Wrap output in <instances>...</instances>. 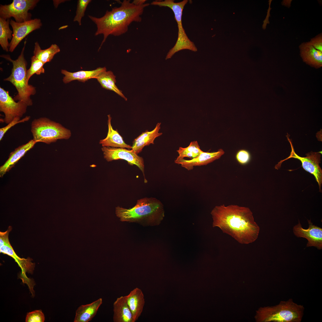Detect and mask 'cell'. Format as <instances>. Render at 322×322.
Masks as SVG:
<instances>
[{"label":"cell","instance_id":"cell-35","mask_svg":"<svg viewBox=\"0 0 322 322\" xmlns=\"http://www.w3.org/2000/svg\"><path fill=\"white\" fill-rule=\"evenodd\" d=\"M146 1L145 0H135L133 1L132 2L135 4L140 5L145 3Z\"/></svg>","mask_w":322,"mask_h":322},{"label":"cell","instance_id":"cell-27","mask_svg":"<svg viewBox=\"0 0 322 322\" xmlns=\"http://www.w3.org/2000/svg\"><path fill=\"white\" fill-rule=\"evenodd\" d=\"M177 151L179 156L177 158L182 159L187 157L191 159L198 157L203 151L200 149L197 141H194L186 147H179Z\"/></svg>","mask_w":322,"mask_h":322},{"label":"cell","instance_id":"cell-3","mask_svg":"<svg viewBox=\"0 0 322 322\" xmlns=\"http://www.w3.org/2000/svg\"><path fill=\"white\" fill-rule=\"evenodd\" d=\"M115 213L121 222L151 226L159 225L165 216L162 203L153 197L140 199L131 208L117 206L116 208Z\"/></svg>","mask_w":322,"mask_h":322},{"label":"cell","instance_id":"cell-4","mask_svg":"<svg viewBox=\"0 0 322 322\" xmlns=\"http://www.w3.org/2000/svg\"><path fill=\"white\" fill-rule=\"evenodd\" d=\"M26 43L25 41L21 54L16 60H12L8 55H2L0 57L11 62L13 64L11 74L4 80L10 82L16 89L18 94L14 97V100L23 101L29 106L33 104L30 96L35 95L36 90L35 87L27 82V63L24 56Z\"/></svg>","mask_w":322,"mask_h":322},{"label":"cell","instance_id":"cell-30","mask_svg":"<svg viewBox=\"0 0 322 322\" xmlns=\"http://www.w3.org/2000/svg\"><path fill=\"white\" fill-rule=\"evenodd\" d=\"M30 116H27L21 120L19 117H16L12 121L8 123L7 126L0 128V141L1 140L4 134L10 129L15 125L20 123L28 121L30 119Z\"/></svg>","mask_w":322,"mask_h":322},{"label":"cell","instance_id":"cell-33","mask_svg":"<svg viewBox=\"0 0 322 322\" xmlns=\"http://www.w3.org/2000/svg\"><path fill=\"white\" fill-rule=\"evenodd\" d=\"M315 49L322 52V36L320 34L312 38L309 42Z\"/></svg>","mask_w":322,"mask_h":322},{"label":"cell","instance_id":"cell-22","mask_svg":"<svg viewBox=\"0 0 322 322\" xmlns=\"http://www.w3.org/2000/svg\"><path fill=\"white\" fill-rule=\"evenodd\" d=\"M0 253L7 254L13 258L18 263L21 270L22 277L27 279L26 273L27 272L32 274L35 267V264L31 262L32 259L30 258L25 259L19 257L15 253L10 242L0 247Z\"/></svg>","mask_w":322,"mask_h":322},{"label":"cell","instance_id":"cell-21","mask_svg":"<svg viewBox=\"0 0 322 322\" xmlns=\"http://www.w3.org/2000/svg\"><path fill=\"white\" fill-rule=\"evenodd\" d=\"M108 130L107 135L105 139L100 140L99 143L101 144L103 147L127 148L132 149V146L126 144L117 131L113 129L111 125L112 117L110 115H108Z\"/></svg>","mask_w":322,"mask_h":322},{"label":"cell","instance_id":"cell-28","mask_svg":"<svg viewBox=\"0 0 322 322\" xmlns=\"http://www.w3.org/2000/svg\"><path fill=\"white\" fill-rule=\"evenodd\" d=\"M31 60L30 67L27 70V82L28 83L30 79L34 74L40 75L45 72V69L43 67L45 63L38 59L34 56L31 57Z\"/></svg>","mask_w":322,"mask_h":322},{"label":"cell","instance_id":"cell-10","mask_svg":"<svg viewBox=\"0 0 322 322\" xmlns=\"http://www.w3.org/2000/svg\"><path fill=\"white\" fill-rule=\"evenodd\" d=\"M27 106L23 101L16 102L9 92L0 87V111L5 115V123L8 124L16 117L21 118L26 113Z\"/></svg>","mask_w":322,"mask_h":322},{"label":"cell","instance_id":"cell-1","mask_svg":"<svg viewBox=\"0 0 322 322\" xmlns=\"http://www.w3.org/2000/svg\"><path fill=\"white\" fill-rule=\"evenodd\" d=\"M210 213L213 227H219L240 243L249 244L258 238L260 228L249 208L222 205L216 206Z\"/></svg>","mask_w":322,"mask_h":322},{"label":"cell","instance_id":"cell-6","mask_svg":"<svg viewBox=\"0 0 322 322\" xmlns=\"http://www.w3.org/2000/svg\"><path fill=\"white\" fill-rule=\"evenodd\" d=\"M31 131L33 140L48 144L58 140L68 139L71 135L69 130L46 117L34 119L31 123Z\"/></svg>","mask_w":322,"mask_h":322},{"label":"cell","instance_id":"cell-16","mask_svg":"<svg viewBox=\"0 0 322 322\" xmlns=\"http://www.w3.org/2000/svg\"><path fill=\"white\" fill-rule=\"evenodd\" d=\"M128 304L132 315L133 322L136 321L140 316L145 303L144 295L141 290L136 287L126 296Z\"/></svg>","mask_w":322,"mask_h":322},{"label":"cell","instance_id":"cell-9","mask_svg":"<svg viewBox=\"0 0 322 322\" xmlns=\"http://www.w3.org/2000/svg\"><path fill=\"white\" fill-rule=\"evenodd\" d=\"M287 138L291 145V151L290 156L283 160L279 162L278 166L279 165L280 166L283 162L291 158L299 160L301 162L302 166L304 169L314 175L318 184L319 191L321 192L322 170L319 165V164L321 163V152H311L306 154V157H301L295 153L290 140L287 137Z\"/></svg>","mask_w":322,"mask_h":322},{"label":"cell","instance_id":"cell-23","mask_svg":"<svg viewBox=\"0 0 322 322\" xmlns=\"http://www.w3.org/2000/svg\"><path fill=\"white\" fill-rule=\"evenodd\" d=\"M102 304V299L100 298L92 303L79 306L76 310L74 322H88L96 315Z\"/></svg>","mask_w":322,"mask_h":322},{"label":"cell","instance_id":"cell-13","mask_svg":"<svg viewBox=\"0 0 322 322\" xmlns=\"http://www.w3.org/2000/svg\"><path fill=\"white\" fill-rule=\"evenodd\" d=\"M309 227L302 228L299 221L294 226L293 232L297 237H303L308 240L307 247H315L318 250L322 249V228L313 225L310 220H308Z\"/></svg>","mask_w":322,"mask_h":322},{"label":"cell","instance_id":"cell-11","mask_svg":"<svg viewBox=\"0 0 322 322\" xmlns=\"http://www.w3.org/2000/svg\"><path fill=\"white\" fill-rule=\"evenodd\" d=\"M104 158L108 162L119 159L126 161L130 165L137 166L143 173L145 182L147 181L144 174V165L143 158L137 155L133 150L124 148L103 147L102 148Z\"/></svg>","mask_w":322,"mask_h":322},{"label":"cell","instance_id":"cell-5","mask_svg":"<svg viewBox=\"0 0 322 322\" xmlns=\"http://www.w3.org/2000/svg\"><path fill=\"white\" fill-rule=\"evenodd\" d=\"M304 308L292 299L281 301L276 306L261 307L256 312L255 319L261 322H300Z\"/></svg>","mask_w":322,"mask_h":322},{"label":"cell","instance_id":"cell-8","mask_svg":"<svg viewBox=\"0 0 322 322\" xmlns=\"http://www.w3.org/2000/svg\"><path fill=\"white\" fill-rule=\"evenodd\" d=\"M39 1L38 0H13L12 3L0 5V16L5 19L13 17L15 21L22 23L31 20L32 10Z\"/></svg>","mask_w":322,"mask_h":322},{"label":"cell","instance_id":"cell-26","mask_svg":"<svg viewBox=\"0 0 322 322\" xmlns=\"http://www.w3.org/2000/svg\"><path fill=\"white\" fill-rule=\"evenodd\" d=\"M10 19H5L0 17V44L3 49L8 52L9 45L8 40H12L13 32L9 27Z\"/></svg>","mask_w":322,"mask_h":322},{"label":"cell","instance_id":"cell-2","mask_svg":"<svg viewBox=\"0 0 322 322\" xmlns=\"http://www.w3.org/2000/svg\"><path fill=\"white\" fill-rule=\"evenodd\" d=\"M150 5L145 3L137 5L129 0H124L119 7H115L111 10H107L101 17L88 15L89 18L96 25L97 30L95 35H103V39L99 48L100 49L109 35L119 36L126 33L129 25L133 22H140L144 8Z\"/></svg>","mask_w":322,"mask_h":322},{"label":"cell","instance_id":"cell-17","mask_svg":"<svg viewBox=\"0 0 322 322\" xmlns=\"http://www.w3.org/2000/svg\"><path fill=\"white\" fill-rule=\"evenodd\" d=\"M161 124L160 123H157L153 130L151 131L147 130L134 139L132 149L136 154H137L140 152L144 146L149 145L151 144H154V141L156 138L162 134V133L159 132Z\"/></svg>","mask_w":322,"mask_h":322},{"label":"cell","instance_id":"cell-14","mask_svg":"<svg viewBox=\"0 0 322 322\" xmlns=\"http://www.w3.org/2000/svg\"><path fill=\"white\" fill-rule=\"evenodd\" d=\"M224 153V151L222 149L216 152L203 151L196 158L188 160L177 158L174 162L181 165L182 167L189 171L192 170L194 166L206 165L211 163L220 158Z\"/></svg>","mask_w":322,"mask_h":322},{"label":"cell","instance_id":"cell-34","mask_svg":"<svg viewBox=\"0 0 322 322\" xmlns=\"http://www.w3.org/2000/svg\"><path fill=\"white\" fill-rule=\"evenodd\" d=\"M12 227L11 226L8 227V229L4 232H0V247L5 244L9 242V234L11 231Z\"/></svg>","mask_w":322,"mask_h":322},{"label":"cell","instance_id":"cell-20","mask_svg":"<svg viewBox=\"0 0 322 322\" xmlns=\"http://www.w3.org/2000/svg\"><path fill=\"white\" fill-rule=\"evenodd\" d=\"M304 61L315 67L322 66V52L317 50L309 42H303L299 46Z\"/></svg>","mask_w":322,"mask_h":322},{"label":"cell","instance_id":"cell-31","mask_svg":"<svg viewBox=\"0 0 322 322\" xmlns=\"http://www.w3.org/2000/svg\"><path fill=\"white\" fill-rule=\"evenodd\" d=\"M44 315L40 310H36L28 313L26 318V322H43Z\"/></svg>","mask_w":322,"mask_h":322},{"label":"cell","instance_id":"cell-12","mask_svg":"<svg viewBox=\"0 0 322 322\" xmlns=\"http://www.w3.org/2000/svg\"><path fill=\"white\" fill-rule=\"evenodd\" d=\"M10 24L13 30V37L9 45V51L13 52L21 41L33 31L39 29L42 25L41 20L35 18L22 23L12 19Z\"/></svg>","mask_w":322,"mask_h":322},{"label":"cell","instance_id":"cell-29","mask_svg":"<svg viewBox=\"0 0 322 322\" xmlns=\"http://www.w3.org/2000/svg\"><path fill=\"white\" fill-rule=\"evenodd\" d=\"M91 0H78V1L76 14L73 19L74 21H77L81 25V20L84 16L86 7L91 1Z\"/></svg>","mask_w":322,"mask_h":322},{"label":"cell","instance_id":"cell-18","mask_svg":"<svg viewBox=\"0 0 322 322\" xmlns=\"http://www.w3.org/2000/svg\"><path fill=\"white\" fill-rule=\"evenodd\" d=\"M106 71V67H99L92 70H81L73 72L61 69V72L65 75L63 79V82L67 83L75 80L84 83L89 79H96L102 72Z\"/></svg>","mask_w":322,"mask_h":322},{"label":"cell","instance_id":"cell-15","mask_svg":"<svg viewBox=\"0 0 322 322\" xmlns=\"http://www.w3.org/2000/svg\"><path fill=\"white\" fill-rule=\"evenodd\" d=\"M36 143L33 139L31 140L26 143L19 146L10 153L8 159L0 167V177L9 171Z\"/></svg>","mask_w":322,"mask_h":322},{"label":"cell","instance_id":"cell-7","mask_svg":"<svg viewBox=\"0 0 322 322\" xmlns=\"http://www.w3.org/2000/svg\"><path fill=\"white\" fill-rule=\"evenodd\" d=\"M188 1V0H184L176 3L173 0H157L152 1L151 4L152 5L168 7L171 8L174 12L175 18L177 23L178 28L177 39L174 46L168 53L165 60L171 58L176 52L182 50L187 49L194 52L197 51L194 43L188 38L182 24V11Z\"/></svg>","mask_w":322,"mask_h":322},{"label":"cell","instance_id":"cell-25","mask_svg":"<svg viewBox=\"0 0 322 322\" xmlns=\"http://www.w3.org/2000/svg\"><path fill=\"white\" fill-rule=\"evenodd\" d=\"M60 51L59 47L55 44H52L49 48L42 49L38 43L36 42L35 43L33 56L45 64L51 61L54 55Z\"/></svg>","mask_w":322,"mask_h":322},{"label":"cell","instance_id":"cell-19","mask_svg":"<svg viewBox=\"0 0 322 322\" xmlns=\"http://www.w3.org/2000/svg\"><path fill=\"white\" fill-rule=\"evenodd\" d=\"M114 322H133L131 312L128 304L126 296L118 298L113 304Z\"/></svg>","mask_w":322,"mask_h":322},{"label":"cell","instance_id":"cell-24","mask_svg":"<svg viewBox=\"0 0 322 322\" xmlns=\"http://www.w3.org/2000/svg\"><path fill=\"white\" fill-rule=\"evenodd\" d=\"M102 87L107 90L113 91L123 98L125 100L127 98L116 86V76L111 71H105L96 78Z\"/></svg>","mask_w":322,"mask_h":322},{"label":"cell","instance_id":"cell-32","mask_svg":"<svg viewBox=\"0 0 322 322\" xmlns=\"http://www.w3.org/2000/svg\"><path fill=\"white\" fill-rule=\"evenodd\" d=\"M236 158L240 164L245 165L249 161L250 158V155L249 152L247 151L242 149L238 151L236 153Z\"/></svg>","mask_w":322,"mask_h":322}]
</instances>
